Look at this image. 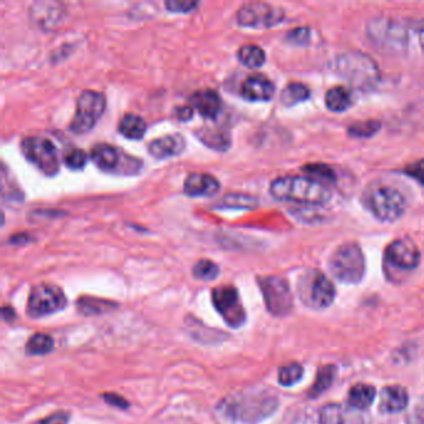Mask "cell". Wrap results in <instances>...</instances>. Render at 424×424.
<instances>
[{
	"label": "cell",
	"instance_id": "1",
	"mask_svg": "<svg viewBox=\"0 0 424 424\" xmlns=\"http://www.w3.org/2000/svg\"><path fill=\"white\" fill-rule=\"evenodd\" d=\"M270 193L279 201L305 206H323L331 199L330 189L305 177H282L271 183Z\"/></svg>",
	"mask_w": 424,
	"mask_h": 424
},
{
	"label": "cell",
	"instance_id": "2",
	"mask_svg": "<svg viewBox=\"0 0 424 424\" xmlns=\"http://www.w3.org/2000/svg\"><path fill=\"white\" fill-rule=\"evenodd\" d=\"M277 405V400L266 392H245L227 397L219 408L231 421L254 424L274 412Z\"/></svg>",
	"mask_w": 424,
	"mask_h": 424
},
{
	"label": "cell",
	"instance_id": "3",
	"mask_svg": "<svg viewBox=\"0 0 424 424\" xmlns=\"http://www.w3.org/2000/svg\"><path fill=\"white\" fill-rule=\"evenodd\" d=\"M334 67L340 76L359 89L372 88L380 79L377 64L368 55L359 51L341 54L336 58Z\"/></svg>",
	"mask_w": 424,
	"mask_h": 424
},
{
	"label": "cell",
	"instance_id": "4",
	"mask_svg": "<svg viewBox=\"0 0 424 424\" xmlns=\"http://www.w3.org/2000/svg\"><path fill=\"white\" fill-rule=\"evenodd\" d=\"M330 269L340 282L359 283L365 275V256L354 243H346L332 254Z\"/></svg>",
	"mask_w": 424,
	"mask_h": 424
},
{
	"label": "cell",
	"instance_id": "5",
	"mask_svg": "<svg viewBox=\"0 0 424 424\" xmlns=\"http://www.w3.org/2000/svg\"><path fill=\"white\" fill-rule=\"evenodd\" d=\"M106 108L105 95L94 90H85L79 96L76 112L71 121L70 130L81 135L92 130Z\"/></svg>",
	"mask_w": 424,
	"mask_h": 424
},
{
	"label": "cell",
	"instance_id": "6",
	"mask_svg": "<svg viewBox=\"0 0 424 424\" xmlns=\"http://www.w3.org/2000/svg\"><path fill=\"white\" fill-rule=\"evenodd\" d=\"M368 209L382 222H395L406 209V199L400 190L389 186L372 189L366 199Z\"/></svg>",
	"mask_w": 424,
	"mask_h": 424
},
{
	"label": "cell",
	"instance_id": "7",
	"mask_svg": "<svg viewBox=\"0 0 424 424\" xmlns=\"http://www.w3.org/2000/svg\"><path fill=\"white\" fill-rule=\"evenodd\" d=\"M22 152L45 176L53 177L59 172V154L50 140L36 136L26 137L22 142Z\"/></svg>",
	"mask_w": 424,
	"mask_h": 424
},
{
	"label": "cell",
	"instance_id": "8",
	"mask_svg": "<svg viewBox=\"0 0 424 424\" xmlns=\"http://www.w3.org/2000/svg\"><path fill=\"white\" fill-rule=\"evenodd\" d=\"M67 304L63 289L54 284H39L30 290L26 313L31 318H42L65 309Z\"/></svg>",
	"mask_w": 424,
	"mask_h": 424
},
{
	"label": "cell",
	"instance_id": "9",
	"mask_svg": "<svg viewBox=\"0 0 424 424\" xmlns=\"http://www.w3.org/2000/svg\"><path fill=\"white\" fill-rule=\"evenodd\" d=\"M367 34L377 47L389 51H402L408 42L406 28L392 19H372L367 26Z\"/></svg>",
	"mask_w": 424,
	"mask_h": 424
},
{
	"label": "cell",
	"instance_id": "10",
	"mask_svg": "<svg viewBox=\"0 0 424 424\" xmlns=\"http://www.w3.org/2000/svg\"><path fill=\"white\" fill-rule=\"evenodd\" d=\"M260 289L266 300V309L275 316H285L293 309V294L288 282L279 277L259 279Z\"/></svg>",
	"mask_w": 424,
	"mask_h": 424
},
{
	"label": "cell",
	"instance_id": "11",
	"mask_svg": "<svg viewBox=\"0 0 424 424\" xmlns=\"http://www.w3.org/2000/svg\"><path fill=\"white\" fill-rule=\"evenodd\" d=\"M213 305L225 324L233 329L240 327L247 320L238 290L231 285H222L212 291Z\"/></svg>",
	"mask_w": 424,
	"mask_h": 424
},
{
	"label": "cell",
	"instance_id": "12",
	"mask_svg": "<svg viewBox=\"0 0 424 424\" xmlns=\"http://www.w3.org/2000/svg\"><path fill=\"white\" fill-rule=\"evenodd\" d=\"M283 9L266 3H247L236 13L238 24L244 28L268 29L284 20Z\"/></svg>",
	"mask_w": 424,
	"mask_h": 424
},
{
	"label": "cell",
	"instance_id": "13",
	"mask_svg": "<svg viewBox=\"0 0 424 424\" xmlns=\"http://www.w3.org/2000/svg\"><path fill=\"white\" fill-rule=\"evenodd\" d=\"M90 157L96 167H99L102 171L113 172L118 170L121 173L124 171V173L131 174L138 171L141 167V163L137 158H132L124 154L121 149L107 143L95 145L91 149Z\"/></svg>",
	"mask_w": 424,
	"mask_h": 424
},
{
	"label": "cell",
	"instance_id": "14",
	"mask_svg": "<svg viewBox=\"0 0 424 424\" xmlns=\"http://www.w3.org/2000/svg\"><path fill=\"white\" fill-rule=\"evenodd\" d=\"M386 256L392 266L403 270L416 269L421 261L418 247L409 239H398L391 243L386 250Z\"/></svg>",
	"mask_w": 424,
	"mask_h": 424
},
{
	"label": "cell",
	"instance_id": "15",
	"mask_svg": "<svg viewBox=\"0 0 424 424\" xmlns=\"http://www.w3.org/2000/svg\"><path fill=\"white\" fill-rule=\"evenodd\" d=\"M321 424H367L366 414L361 409L342 405H329L320 413Z\"/></svg>",
	"mask_w": 424,
	"mask_h": 424
},
{
	"label": "cell",
	"instance_id": "16",
	"mask_svg": "<svg viewBox=\"0 0 424 424\" xmlns=\"http://www.w3.org/2000/svg\"><path fill=\"white\" fill-rule=\"evenodd\" d=\"M275 94V86L270 80L264 75L254 74L245 79L242 83L240 95L243 99L253 102H264L272 99Z\"/></svg>",
	"mask_w": 424,
	"mask_h": 424
},
{
	"label": "cell",
	"instance_id": "17",
	"mask_svg": "<svg viewBox=\"0 0 424 424\" xmlns=\"http://www.w3.org/2000/svg\"><path fill=\"white\" fill-rule=\"evenodd\" d=\"M220 183L208 173H190L184 181V193L190 197H212L219 192Z\"/></svg>",
	"mask_w": 424,
	"mask_h": 424
},
{
	"label": "cell",
	"instance_id": "18",
	"mask_svg": "<svg viewBox=\"0 0 424 424\" xmlns=\"http://www.w3.org/2000/svg\"><path fill=\"white\" fill-rule=\"evenodd\" d=\"M190 106L199 112L203 117L215 120L222 110V100L217 91L211 89L199 90L189 99Z\"/></svg>",
	"mask_w": 424,
	"mask_h": 424
},
{
	"label": "cell",
	"instance_id": "19",
	"mask_svg": "<svg viewBox=\"0 0 424 424\" xmlns=\"http://www.w3.org/2000/svg\"><path fill=\"white\" fill-rule=\"evenodd\" d=\"M186 148V140L182 135H167L156 138L148 145V152L158 159L170 158L182 154Z\"/></svg>",
	"mask_w": 424,
	"mask_h": 424
},
{
	"label": "cell",
	"instance_id": "20",
	"mask_svg": "<svg viewBox=\"0 0 424 424\" xmlns=\"http://www.w3.org/2000/svg\"><path fill=\"white\" fill-rule=\"evenodd\" d=\"M335 286L329 277L323 274H315L310 285V301L313 307L325 309L335 300Z\"/></svg>",
	"mask_w": 424,
	"mask_h": 424
},
{
	"label": "cell",
	"instance_id": "21",
	"mask_svg": "<svg viewBox=\"0 0 424 424\" xmlns=\"http://www.w3.org/2000/svg\"><path fill=\"white\" fill-rule=\"evenodd\" d=\"M408 393L401 386H391L382 391L381 409L384 412H401L408 406Z\"/></svg>",
	"mask_w": 424,
	"mask_h": 424
},
{
	"label": "cell",
	"instance_id": "22",
	"mask_svg": "<svg viewBox=\"0 0 424 424\" xmlns=\"http://www.w3.org/2000/svg\"><path fill=\"white\" fill-rule=\"evenodd\" d=\"M146 130H147V124L145 122V120L135 113L124 115L118 124V132L126 138L133 141L141 140L146 133Z\"/></svg>",
	"mask_w": 424,
	"mask_h": 424
},
{
	"label": "cell",
	"instance_id": "23",
	"mask_svg": "<svg viewBox=\"0 0 424 424\" xmlns=\"http://www.w3.org/2000/svg\"><path fill=\"white\" fill-rule=\"evenodd\" d=\"M197 136L206 146L215 151H225L230 147V135L222 129H202Z\"/></svg>",
	"mask_w": 424,
	"mask_h": 424
},
{
	"label": "cell",
	"instance_id": "24",
	"mask_svg": "<svg viewBox=\"0 0 424 424\" xmlns=\"http://www.w3.org/2000/svg\"><path fill=\"white\" fill-rule=\"evenodd\" d=\"M376 396V389L370 384L359 383L350 389L348 392V406L354 407L356 409H365L372 405Z\"/></svg>",
	"mask_w": 424,
	"mask_h": 424
},
{
	"label": "cell",
	"instance_id": "25",
	"mask_svg": "<svg viewBox=\"0 0 424 424\" xmlns=\"http://www.w3.org/2000/svg\"><path fill=\"white\" fill-rule=\"evenodd\" d=\"M326 106L334 112H343L352 105V95L342 86H336L327 91L325 97Z\"/></svg>",
	"mask_w": 424,
	"mask_h": 424
},
{
	"label": "cell",
	"instance_id": "26",
	"mask_svg": "<svg viewBox=\"0 0 424 424\" xmlns=\"http://www.w3.org/2000/svg\"><path fill=\"white\" fill-rule=\"evenodd\" d=\"M238 59L249 69H258L266 63V53L258 45L247 44L238 50Z\"/></svg>",
	"mask_w": 424,
	"mask_h": 424
},
{
	"label": "cell",
	"instance_id": "27",
	"mask_svg": "<svg viewBox=\"0 0 424 424\" xmlns=\"http://www.w3.org/2000/svg\"><path fill=\"white\" fill-rule=\"evenodd\" d=\"M116 307H117L116 302L97 299V297H89V296H83L77 300L79 311H81L83 315H99V313H107Z\"/></svg>",
	"mask_w": 424,
	"mask_h": 424
},
{
	"label": "cell",
	"instance_id": "28",
	"mask_svg": "<svg viewBox=\"0 0 424 424\" xmlns=\"http://www.w3.org/2000/svg\"><path fill=\"white\" fill-rule=\"evenodd\" d=\"M336 377V367L332 365L324 366L318 371V376L313 382V387L309 391L310 397H318L323 395L325 391L330 389Z\"/></svg>",
	"mask_w": 424,
	"mask_h": 424
},
{
	"label": "cell",
	"instance_id": "29",
	"mask_svg": "<svg viewBox=\"0 0 424 424\" xmlns=\"http://www.w3.org/2000/svg\"><path fill=\"white\" fill-rule=\"evenodd\" d=\"M310 97V90L304 83H290L282 94V102L285 106H294Z\"/></svg>",
	"mask_w": 424,
	"mask_h": 424
},
{
	"label": "cell",
	"instance_id": "30",
	"mask_svg": "<svg viewBox=\"0 0 424 424\" xmlns=\"http://www.w3.org/2000/svg\"><path fill=\"white\" fill-rule=\"evenodd\" d=\"M302 172L318 183L334 182L336 179L335 171L329 165L323 163H311V165L302 167Z\"/></svg>",
	"mask_w": 424,
	"mask_h": 424
},
{
	"label": "cell",
	"instance_id": "31",
	"mask_svg": "<svg viewBox=\"0 0 424 424\" xmlns=\"http://www.w3.org/2000/svg\"><path fill=\"white\" fill-rule=\"evenodd\" d=\"M54 348V340L47 334H35L31 336L25 346L29 354H47Z\"/></svg>",
	"mask_w": 424,
	"mask_h": 424
},
{
	"label": "cell",
	"instance_id": "32",
	"mask_svg": "<svg viewBox=\"0 0 424 424\" xmlns=\"http://www.w3.org/2000/svg\"><path fill=\"white\" fill-rule=\"evenodd\" d=\"M258 206V202L250 195H224L220 202V208H236V209H253Z\"/></svg>",
	"mask_w": 424,
	"mask_h": 424
},
{
	"label": "cell",
	"instance_id": "33",
	"mask_svg": "<svg viewBox=\"0 0 424 424\" xmlns=\"http://www.w3.org/2000/svg\"><path fill=\"white\" fill-rule=\"evenodd\" d=\"M193 275L195 279L203 282H212L219 275V266L212 260L202 259L193 266Z\"/></svg>",
	"mask_w": 424,
	"mask_h": 424
},
{
	"label": "cell",
	"instance_id": "34",
	"mask_svg": "<svg viewBox=\"0 0 424 424\" xmlns=\"http://www.w3.org/2000/svg\"><path fill=\"white\" fill-rule=\"evenodd\" d=\"M304 375V368L299 364H289L283 366L279 370L277 380L280 384L283 386H293L296 382H299Z\"/></svg>",
	"mask_w": 424,
	"mask_h": 424
},
{
	"label": "cell",
	"instance_id": "35",
	"mask_svg": "<svg viewBox=\"0 0 424 424\" xmlns=\"http://www.w3.org/2000/svg\"><path fill=\"white\" fill-rule=\"evenodd\" d=\"M381 129V124L378 121L371 120V121H365V122H357L348 127V133L357 138H368L371 136L377 133Z\"/></svg>",
	"mask_w": 424,
	"mask_h": 424
},
{
	"label": "cell",
	"instance_id": "36",
	"mask_svg": "<svg viewBox=\"0 0 424 424\" xmlns=\"http://www.w3.org/2000/svg\"><path fill=\"white\" fill-rule=\"evenodd\" d=\"M89 161V156L80 148H74L70 149L69 152H66L64 156V163L67 168L77 171V170H83Z\"/></svg>",
	"mask_w": 424,
	"mask_h": 424
},
{
	"label": "cell",
	"instance_id": "37",
	"mask_svg": "<svg viewBox=\"0 0 424 424\" xmlns=\"http://www.w3.org/2000/svg\"><path fill=\"white\" fill-rule=\"evenodd\" d=\"M199 3L197 1H187V0H170L165 1V9L172 13H189L195 10Z\"/></svg>",
	"mask_w": 424,
	"mask_h": 424
},
{
	"label": "cell",
	"instance_id": "38",
	"mask_svg": "<svg viewBox=\"0 0 424 424\" xmlns=\"http://www.w3.org/2000/svg\"><path fill=\"white\" fill-rule=\"evenodd\" d=\"M310 39V30L307 28H297V29L291 30L288 34V40L294 44L304 45L307 44Z\"/></svg>",
	"mask_w": 424,
	"mask_h": 424
},
{
	"label": "cell",
	"instance_id": "39",
	"mask_svg": "<svg viewBox=\"0 0 424 424\" xmlns=\"http://www.w3.org/2000/svg\"><path fill=\"white\" fill-rule=\"evenodd\" d=\"M406 173L408 176L414 178L416 181L424 184V159L417 161L406 167Z\"/></svg>",
	"mask_w": 424,
	"mask_h": 424
},
{
	"label": "cell",
	"instance_id": "40",
	"mask_svg": "<svg viewBox=\"0 0 424 424\" xmlns=\"http://www.w3.org/2000/svg\"><path fill=\"white\" fill-rule=\"evenodd\" d=\"M70 419V414L65 411L55 412L51 416H47L45 418L38 421L35 424H67Z\"/></svg>",
	"mask_w": 424,
	"mask_h": 424
},
{
	"label": "cell",
	"instance_id": "41",
	"mask_svg": "<svg viewBox=\"0 0 424 424\" xmlns=\"http://www.w3.org/2000/svg\"><path fill=\"white\" fill-rule=\"evenodd\" d=\"M104 400L106 401V403L111 405V406L117 407L121 409H126L129 408V402L124 400V397L116 395V393H106V395L102 396Z\"/></svg>",
	"mask_w": 424,
	"mask_h": 424
},
{
	"label": "cell",
	"instance_id": "42",
	"mask_svg": "<svg viewBox=\"0 0 424 424\" xmlns=\"http://www.w3.org/2000/svg\"><path fill=\"white\" fill-rule=\"evenodd\" d=\"M176 116L179 121H188L193 116V107L182 106L176 110Z\"/></svg>",
	"mask_w": 424,
	"mask_h": 424
},
{
	"label": "cell",
	"instance_id": "43",
	"mask_svg": "<svg viewBox=\"0 0 424 424\" xmlns=\"http://www.w3.org/2000/svg\"><path fill=\"white\" fill-rule=\"evenodd\" d=\"M1 316L6 320V323H13L15 318V311L10 307H3L1 309Z\"/></svg>",
	"mask_w": 424,
	"mask_h": 424
},
{
	"label": "cell",
	"instance_id": "44",
	"mask_svg": "<svg viewBox=\"0 0 424 424\" xmlns=\"http://www.w3.org/2000/svg\"><path fill=\"white\" fill-rule=\"evenodd\" d=\"M419 44H421V47L423 49L424 51V26L419 29Z\"/></svg>",
	"mask_w": 424,
	"mask_h": 424
}]
</instances>
